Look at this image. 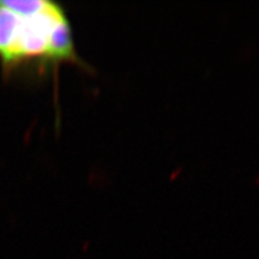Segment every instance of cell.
I'll list each match as a JSON object with an SVG mask.
<instances>
[{
    "mask_svg": "<svg viewBox=\"0 0 259 259\" xmlns=\"http://www.w3.org/2000/svg\"><path fill=\"white\" fill-rule=\"evenodd\" d=\"M83 64L66 11L51 0H0V67L4 77Z\"/></svg>",
    "mask_w": 259,
    "mask_h": 259,
    "instance_id": "6da1fadb",
    "label": "cell"
}]
</instances>
